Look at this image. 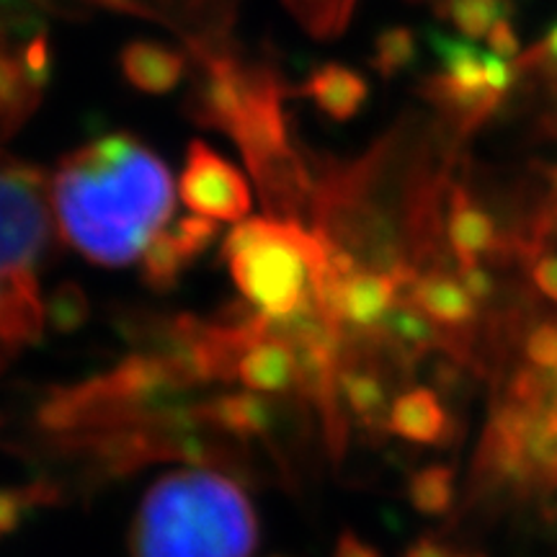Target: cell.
I'll use <instances>...</instances> for the list:
<instances>
[{"mask_svg": "<svg viewBox=\"0 0 557 557\" xmlns=\"http://www.w3.org/2000/svg\"><path fill=\"white\" fill-rule=\"evenodd\" d=\"M52 205L65 240L86 259L124 267L145 253L173 214V181L156 152L114 132L62 160Z\"/></svg>", "mask_w": 557, "mask_h": 557, "instance_id": "1", "label": "cell"}, {"mask_svg": "<svg viewBox=\"0 0 557 557\" xmlns=\"http://www.w3.org/2000/svg\"><path fill=\"white\" fill-rule=\"evenodd\" d=\"M259 521L243 487L212 470L156 480L132 524V557H250Z\"/></svg>", "mask_w": 557, "mask_h": 557, "instance_id": "2", "label": "cell"}, {"mask_svg": "<svg viewBox=\"0 0 557 557\" xmlns=\"http://www.w3.org/2000/svg\"><path fill=\"white\" fill-rule=\"evenodd\" d=\"M222 259L243 299L269 323H287L318 308L315 284L329 271V248L299 222H240L225 238Z\"/></svg>", "mask_w": 557, "mask_h": 557, "instance_id": "3", "label": "cell"}, {"mask_svg": "<svg viewBox=\"0 0 557 557\" xmlns=\"http://www.w3.org/2000/svg\"><path fill=\"white\" fill-rule=\"evenodd\" d=\"M50 246L45 176L32 165H0V274H24Z\"/></svg>", "mask_w": 557, "mask_h": 557, "instance_id": "4", "label": "cell"}, {"mask_svg": "<svg viewBox=\"0 0 557 557\" xmlns=\"http://www.w3.org/2000/svg\"><path fill=\"white\" fill-rule=\"evenodd\" d=\"M178 191L184 205L201 218L235 222L250 212L246 176L205 143L189 145Z\"/></svg>", "mask_w": 557, "mask_h": 557, "instance_id": "5", "label": "cell"}, {"mask_svg": "<svg viewBox=\"0 0 557 557\" xmlns=\"http://www.w3.org/2000/svg\"><path fill=\"white\" fill-rule=\"evenodd\" d=\"M400 302L413 305L418 312H423L431 323L444 331V348H449L455 331H472V323L478 318V302L449 269H431L426 274H418L413 287L406 292Z\"/></svg>", "mask_w": 557, "mask_h": 557, "instance_id": "6", "label": "cell"}, {"mask_svg": "<svg viewBox=\"0 0 557 557\" xmlns=\"http://www.w3.org/2000/svg\"><path fill=\"white\" fill-rule=\"evenodd\" d=\"M447 240L457 269L475 267L480 259H493L500 243V230L491 212L480 209L462 186L449 189Z\"/></svg>", "mask_w": 557, "mask_h": 557, "instance_id": "7", "label": "cell"}, {"mask_svg": "<svg viewBox=\"0 0 557 557\" xmlns=\"http://www.w3.org/2000/svg\"><path fill=\"white\" fill-rule=\"evenodd\" d=\"M235 380L243 382L248 393L282 395L297 385V357L284 338L267 336L253 344L238 359Z\"/></svg>", "mask_w": 557, "mask_h": 557, "instance_id": "8", "label": "cell"}, {"mask_svg": "<svg viewBox=\"0 0 557 557\" xmlns=\"http://www.w3.org/2000/svg\"><path fill=\"white\" fill-rule=\"evenodd\" d=\"M387 429L413 444H442L449 434V416L434 389L413 387L393 400Z\"/></svg>", "mask_w": 557, "mask_h": 557, "instance_id": "9", "label": "cell"}, {"mask_svg": "<svg viewBox=\"0 0 557 557\" xmlns=\"http://www.w3.org/2000/svg\"><path fill=\"white\" fill-rule=\"evenodd\" d=\"M122 73L143 94H169L184 78L186 58L158 41H129L122 50Z\"/></svg>", "mask_w": 557, "mask_h": 557, "instance_id": "10", "label": "cell"}, {"mask_svg": "<svg viewBox=\"0 0 557 557\" xmlns=\"http://www.w3.org/2000/svg\"><path fill=\"white\" fill-rule=\"evenodd\" d=\"M305 94L310 101L323 111L325 116L336 122H348L359 114L369 99V83L354 67L329 62L312 70Z\"/></svg>", "mask_w": 557, "mask_h": 557, "instance_id": "11", "label": "cell"}, {"mask_svg": "<svg viewBox=\"0 0 557 557\" xmlns=\"http://www.w3.org/2000/svg\"><path fill=\"white\" fill-rule=\"evenodd\" d=\"M207 421L235 436L269 434L274 426V410L269 400L256 393H230L214 398L205 408Z\"/></svg>", "mask_w": 557, "mask_h": 557, "instance_id": "12", "label": "cell"}, {"mask_svg": "<svg viewBox=\"0 0 557 557\" xmlns=\"http://www.w3.org/2000/svg\"><path fill=\"white\" fill-rule=\"evenodd\" d=\"M338 395L361 423L374 429L387 426V389L374 372H369V369L338 372Z\"/></svg>", "mask_w": 557, "mask_h": 557, "instance_id": "13", "label": "cell"}, {"mask_svg": "<svg viewBox=\"0 0 557 557\" xmlns=\"http://www.w3.org/2000/svg\"><path fill=\"white\" fill-rule=\"evenodd\" d=\"M410 504L418 513L442 517L455 504V470L447 465H429L413 472L408 483Z\"/></svg>", "mask_w": 557, "mask_h": 557, "instance_id": "14", "label": "cell"}, {"mask_svg": "<svg viewBox=\"0 0 557 557\" xmlns=\"http://www.w3.org/2000/svg\"><path fill=\"white\" fill-rule=\"evenodd\" d=\"M186 267H189V261L181 253L165 227L148 243L143 253V278L156 292H169L176 287L181 271Z\"/></svg>", "mask_w": 557, "mask_h": 557, "instance_id": "15", "label": "cell"}, {"mask_svg": "<svg viewBox=\"0 0 557 557\" xmlns=\"http://www.w3.org/2000/svg\"><path fill=\"white\" fill-rule=\"evenodd\" d=\"M416 60V34L406 26H393L385 29L374 41L372 65L382 78H395L403 70L413 65Z\"/></svg>", "mask_w": 557, "mask_h": 557, "instance_id": "16", "label": "cell"}, {"mask_svg": "<svg viewBox=\"0 0 557 557\" xmlns=\"http://www.w3.org/2000/svg\"><path fill=\"white\" fill-rule=\"evenodd\" d=\"M45 315L58 333L78 331L88 320V299L75 282L60 284L45 305Z\"/></svg>", "mask_w": 557, "mask_h": 557, "instance_id": "17", "label": "cell"}, {"mask_svg": "<svg viewBox=\"0 0 557 557\" xmlns=\"http://www.w3.org/2000/svg\"><path fill=\"white\" fill-rule=\"evenodd\" d=\"M297 18L318 37H329L346 26L354 0H287Z\"/></svg>", "mask_w": 557, "mask_h": 557, "instance_id": "18", "label": "cell"}, {"mask_svg": "<svg viewBox=\"0 0 557 557\" xmlns=\"http://www.w3.org/2000/svg\"><path fill=\"white\" fill-rule=\"evenodd\" d=\"M169 230V235L176 243L181 253L186 256V261H197L205 250L212 246V240L218 238L220 227L218 222H212L209 218H201V214H194V218H184L178 220L173 227Z\"/></svg>", "mask_w": 557, "mask_h": 557, "instance_id": "19", "label": "cell"}, {"mask_svg": "<svg viewBox=\"0 0 557 557\" xmlns=\"http://www.w3.org/2000/svg\"><path fill=\"white\" fill-rule=\"evenodd\" d=\"M524 351L532 367L557 372V323H540L527 336Z\"/></svg>", "mask_w": 557, "mask_h": 557, "instance_id": "20", "label": "cell"}, {"mask_svg": "<svg viewBox=\"0 0 557 557\" xmlns=\"http://www.w3.org/2000/svg\"><path fill=\"white\" fill-rule=\"evenodd\" d=\"M39 491H0V537L16 532Z\"/></svg>", "mask_w": 557, "mask_h": 557, "instance_id": "21", "label": "cell"}, {"mask_svg": "<svg viewBox=\"0 0 557 557\" xmlns=\"http://www.w3.org/2000/svg\"><path fill=\"white\" fill-rule=\"evenodd\" d=\"M455 271H457L459 282H462V287L470 292L475 302H491V299L496 297V292H498L496 276H493L487 269L480 267V263H475V267L455 269Z\"/></svg>", "mask_w": 557, "mask_h": 557, "instance_id": "22", "label": "cell"}, {"mask_svg": "<svg viewBox=\"0 0 557 557\" xmlns=\"http://www.w3.org/2000/svg\"><path fill=\"white\" fill-rule=\"evenodd\" d=\"M487 45H491L493 54H498V58L504 60L519 58L521 52V41L508 18H498L496 24H493V29L487 32Z\"/></svg>", "mask_w": 557, "mask_h": 557, "instance_id": "23", "label": "cell"}, {"mask_svg": "<svg viewBox=\"0 0 557 557\" xmlns=\"http://www.w3.org/2000/svg\"><path fill=\"white\" fill-rule=\"evenodd\" d=\"M557 67V24L547 32V37L517 58V70L527 67Z\"/></svg>", "mask_w": 557, "mask_h": 557, "instance_id": "24", "label": "cell"}, {"mask_svg": "<svg viewBox=\"0 0 557 557\" xmlns=\"http://www.w3.org/2000/svg\"><path fill=\"white\" fill-rule=\"evenodd\" d=\"M529 276H532V284L540 289V295H545L557 302V256L545 253L540 256L537 261L529 269Z\"/></svg>", "mask_w": 557, "mask_h": 557, "instance_id": "25", "label": "cell"}, {"mask_svg": "<svg viewBox=\"0 0 557 557\" xmlns=\"http://www.w3.org/2000/svg\"><path fill=\"white\" fill-rule=\"evenodd\" d=\"M333 557H380V553L372 545H367L364 540L357 537V534L346 532L344 537L338 540Z\"/></svg>", "mask_w": 557, "mask_h": 557, "instance_id": "26", "label": "cell"}, {"mask_svg": "<svg viewBox=\"0 0 557 557\" xmlns=\"http://www.w3.org/2000/svg\"><path fill=\"white\" fill-rule=\"evenodd\" d=\"M403 557H457V553L434 537H421L416 540L413 545H408L406 555Z\"/></svg>", "mask_w": 557, "mask_h": 557, "instance_id": "27", "label": "cell"}, {"mask_svg": "<svg viewBox=\"0 0 557 557\" xmlns=\"http://www.w3.org/2000/svg\"><path fill=\"white\" fill-rule=\"evenodd\" d=\"M547 416L557 418V372H553V393H549L547 400Z\"/></svg>", "mask_w": 557, "mask_h": 557, "instance_id": "28", "label": "cell"}, {"mask_svg": "<svg viewBox=\"0 0 557 557\" xmlns=\"http://www.w3.org/2000/svg\"><path fill=\"white\" fill-rule=\"evenodd\" d=\"M547 176H549V181H553V189H555V194H557V169H549Z\"/></svg>", "mask_w": 557, "mask_h": 557, "instance_id": "29", "label": "cell"}, {"mask_svg": "<svg viewBox=\"0 0 557 557\" xmlns=\"http://www.w3.org/2000/svg\"><path fill=\"white\" fill-rule=\"evenodd\" d=\"M457 557H485V555H480V553H457Z\"/></svg>", "mask_w": 557, "mask_h": 557, "instance_id": "30", "label": "cell"}]
</instances>
